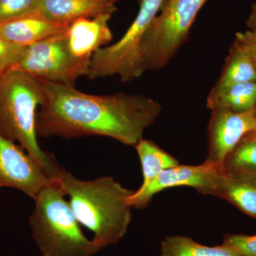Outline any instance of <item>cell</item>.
I'll return each instance as SVG.
<instances>
[{"instance_id": "cell-23", "label": "cell", "mask_w": 256, "mask_h": 256, "mask_svg": "<svg viewBox=\"0 0 256 256\" xmlns=\"http://www.w3.org/2000/svg\"><path fill=\"white\" fill-rule=\"evenodd\" d=\"M234 42L246 50L256 68V32L248 30L244 32H238L236 35Z\"/></svg>"}, {"instance_id": "cell-28", "label": "cell", "mask_w": 256, "mask_h": 256, "mask_svg": "<svg viewBox=\"0 0 256 256\" xmlns=\"http://www.w3.org/2000/svg\"><path fill=\"white\" fill-rule=\"evenodd\" d=\"M252 31L256 32V30H252Z\"/></svg>"}, {"instance_id": "cell-3", "label": "cell", "mask_w": 256, "mask_h": 256, "mask_svg": "<svg viewBox=\"0 0 256 256\" xmlns=\"http://www.w3.org/2000/svg\"><path fill=\"white\" fill-rule=\"evenodd\" d=\"M44 97L41 80L18 68L6 70L0 84V132L20 142L53 180L62 166L52 154L42 150L36 138L37 108Z\"/></svg>"}, {"instance_id": "cell-4", "label": "cell", "mask_w": 256, "mask_h": 256, "mask_svg": "<svg viewBox=\"0 0 256 256\" xmlns=\"http://www.w3.org/2000/svg\"><path fill=\"white\" fill-rule=\"evenodd\" d=\"M65 194L56 180L34 200L32 237L42 256H94L101 250L82 233Z\"/></svg>"}, {"instance_id": "cell-16", "label": "cell", "mask_w": 256, "mask_h": 256, "mask_svg": "<svg viewBox=\"0 0 256 256\" xmlns=\"http://www.w3.org/2000/svg\"><path fill=\"white\" fill-rule=\"evenodd\" d=\"M256 106V82L236 84L222 92H210L206 107L225 108L235 112H248Z\"/></svg>"}, {"instance_id": "cell-27", "label": "cell", "mask_w": 256, "mask_h": 256, "mask_svg": "<svg viewBox=\"0 0 256 256\" xmlns=\"http://www.w3.org/2000/svg\"><path fill=\"white\" fill-rule=\"evenodd\" d=\"M138 2H141V1H142V0H138Z\"/></svg>"}, {"instance_id": "cell-8", "label": "cell", "mask_w": 256, "mask_h": 256, "mask_svg": "<svg viewBox=\"0 0 256 256\" xmlns=\"http://www.w3.org/2000/svg\"><path fill=\"white\" fill-rule=\"evenodd\" d=\"M52 182L36 160L0 132V188H16L34 200Z\"/></svg>"}, {"instance_id": "cell-19", "label": "cell", "mask_w": 256, "mask_h": 256, "mask_svg": "<svg viewBox=\"0 0 256 256\" xmlns=\"http://www.w3.org/2000/svg\"><path fill=\"white\" fill-rule=\"evenodd\" d=\"M222 170L256 174V130L242 137L226 158Z\"/></svg>"}, {"instance_id": "cell-25", "label": "cell", "mask_w": 256, "mask_h": 256, "mask_svg": "<svg viewBox=\"0 0 256 256\" xmlns=\"http://www.w3.org/2000/svg\"><path fill=\"white\" fill-rule=\"evenodd\" d=\"M3 74H0V84H1L2 78Z\"/></svg>"}, {"instance_id": "cell-26", "label": "cell", "mask_w": 256, "mask_h": 256, "mask_svg": "<svg viewBox=\"0 0 256 256\" xmlns=\"http://www.w3.org/2000/svg\"><path fill=\"white\" fill-rule=\"evenodd\" d=\"M255 117H256V106L255 108Z\"/></svg>"}, {"instance_id": "cell-18", "label": "cell", "mask_w": 256, "mask_h": 256, "mask_svg": "<svg viewBox=\"0 0 256 256\" xmlns=\"http://www.w3.org/2000/svg\"><path fill=\"white\" fill-rule=\"evenodd\" d=\"M136 149L142 170L143 181L140 188L148 186L163 170L180 164L176 158L152 141L142 139L136 146Z\"/></svg>"}, {"instance_id": "cell-20", "label": "cell", "mask_w": 256, "mask_h": 256, "mask_svg": "<svg viewBox=\"0 0 256 256\" xmlns=\"http://www.w3.org/2000/svg\"><path fill=\"white\" fill-rule=\"evenodd\" d=\"M40 0H0V23L36 14Z\"/></svg>"}, {"instance_id": "cell-10", "label": "cell", "mask_w": 256, "mask_h": 256, "mask_svg": "<svg viewBox=\"0 0 256 256\" xmlns=\"http://www.w3.org/2000/svg\"><path fill=\"white\" fill-rule=\"evenodd\" d=\"M220 169L206 162L198 165H181L163 170L148 186L139 188L128 198L132 208H146L152 198L162 190L186 186L203 195H212Z\"/></svg>"}, {"instance_id": "cell-17", "label": "cell", "mask_w": 256, "mask_h": 256, "mask_svg": "<svg viewBox=\"0 0 256 256\" xmlns=\"http://www.w3.org/2000/svg\"><path fill=\"white\" fill-rule=\"evenodd\" d=\"M159 256H244L234 248L222 244L207 246L184 236H173L161 242Z\"/></svg>"}, {"instance_id": "cell-13", "label": "cell", "mask_w": 256, "mask_h": 256, "mask_svg": "<svg viewBox=\"0 0 256 256\" xmlns=\"http://www.w3.org/2000/svg\"><path fill=\"white\" fill-rule=\"evenodd\" d=\"M212 196L226 200L256 218V174L220 170Z\"/></svg>"}, {"instance_id": "cell-15", "label": "cell", "mask_w": 256, "mask_h": 256, "mask_svg": "<svg viewBox=\"0 0 256 256\" xmlns=\"http://www.w3.org/2000/svg\"><path fill=\"white\" fill-rule=\"evenodd\" d=\"M256 82V68L246 50L234 42L223 72L210 92L215 94L227 88L242 84Z\"/></svg>"}, {"instance_id": "cell-11", "label": "cell", "mask_w": 256, "mask_h": 256, "mask_svg": "<svg viewBox=\"0 0 256 256\" xmlns=\"http://www.w3.org/2000/svg\"><path fill=\"white\" fill-rule=\"evenodd\" d=\"M110 14L80 18L69 24L66 40L69 50L78 60L90 62L92 55L112 38L108 22Z\"/></svg>"}, {"instance_id": "cell-6", "label": "cell", "mask_w": 256, "mask_h": 256, "mask_svg": "<svg viewBox=\"0 0 256 256\" xmlns=\"http://www.w3.org/2000/svg\"><path fill=\"white\" fill-rule=\"evenodd\" d=\"M166 0H142L139 12L124 36L92 55L88 78L118 76L122 82L138 78L146 72L141 58L143 36Z\"/></svg>"}, {"instance_id": "cell-2", "label": "cell", "mask_w": 256, "mask_h": 256, "mask_svg": "<svg viewBox=\"0 0 256 256\" xmlns=\"http://www.w3.org/2000/svg\"><path fill=\"white\" fill-rule=\"evenodd\" d=\"M54 180L68 196L79 224L94 234L92 240L101 249L124 238L132 220V207L128 198L134 191L112 176L84 181L62 168Z\"/></svg>"}, {"instance_id": "cell-5", "label": "cell", "mask_w": 256, "mask_h": 256, "mask_svg": "<svg viewBox=\"0 0 256 256\" xmlns=\"http://www.w3.org/2000/svg\"><path fill=\"white\" fill-rule=\"evenodd\" d=\"M207 0H166L143 36L141 58L144 70L166 66L188 41L197 14Z\"/></svg>"}, {"instance_id": "cell-14", "label": "cell", "mask_w": 256, "mask_h": 256, "mask_svg": "<svg viewBox=\"0 0 256 256\" xmlns=\"http://www.w3.org/2000/svg\"><path fill=\"white\" fill-rule=\"evenodd\" d=\"M118 0H40L38 12L56 22H72L100 14H112Z\"/></svg>"}, {"instance_id": "cell-9", "label": "cell", "mask_w": 256, "mask_h": 256, "mask_svg": "<svg viewBox=\"0 0 256 256\" xmlns=\"http://www.w3.org/2000/svg\"><path fill=\"white\" fill-rule=\"evenodd\" d=\"M208 127V152L204 162L222 170L226 156L242 137L256 130L255 108L235 112L225 108H214Z\"/></svg>"}, {"instance_id": "cell-1", "label": "cell", "mask_w": 256, "mask_h": 256, "mask_svg": "<svg viewBox=\"0 0 256 256\" xmlns=\"http://www.w3.org/2000/svg\"><path fill=\"white\" fill-rule=\"evenodd\" d=\"M44 97L36 114L37 136L112 138L136 148L161 114L158 101L141 95H90L74 86L42 80Z\"/></svg>"}, {"instance_id": "cell-12", "label": "cell", "mask_w": 256, "mask_h": 256, "mask_svg": "<svg viewBox=\"0 0 256 256\" xmlns=\"http://www.w3.org/2000/svg\"><path fill=\"white\" fill-rule=\"evenodd\" d=\"M70 22H56L37 12L0 23V34L8 41L26 47L64 33Z\"/></svg>"}, {"instance_id": "cell-24", "label": "cell", "mask_w": 256, "mask_h": 256, "mask_svg": "<svg viewBox=\"0 0 256 256\" xmlns=\"http://www.w3.org/2000/svg\"><path fill=\"white\" fill-rule=\"evenodd\" d=\"M248 25L250 30H256V4L254 5L252 8V14L249 16L248 21Z\"/></svg>"}, {"instance_id": "cell-22", "label": "cell", "mask_w": 256, "mask_h": 256, "mask_svg": "<svg viewBox=\"0 0 256 256\" xmlns=\"http://www.w3.org/2000/svg\"><path fill=\"white\" fill-rule=\"evenodd\" d=\"M223 244L234 248L244 256H256V235L227 234Z\"/></svg>"}, {"instance_id": "cell-7", "label": "cell", "mask_w": 256, "mask_h": 256, "mask_svg": "<svg viewBox=\"0 0 256 256\" xmlns=\"http://www.w3.org/2000/svg\"><path fill=\"white\" fill-rule=\"evenodd\" d=\"M90 62L78 60L69 50L66 32L25 47L14 68L38 80L74 86L88 73Z\"/></svg>"}, {"instance_id": "cell-21", "label": "cell", "mask_w": 256, "mask_h": 256, "mask_svg": "<svg viewBox=\"0 0 256 256\" xmlns=\"http://www.w3.org/2000/svg\"><path fill=\"white\" fill-rule=\"evenodd\" d=\"M24 48L12 43L0 34V74L16 66Z\"/></svg>"}]
</instances>
